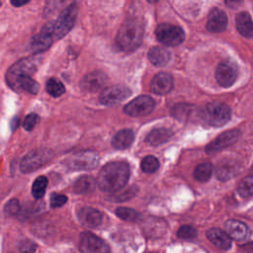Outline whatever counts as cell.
Wrapping results in <instances>:
<instances>
[{
    "label": "cell",
    "mask_w": 253,
    "mask_h": 253,
    "mask_svg": "<svg viewBox=\"0 0 253 253\" xmlns=\"http://www.w3.org/2000/svg\"><path fill=\"white\" fill-rule=\"evenodd\" d=\"M129 173V166L126 162H111L106 164L99 172L97 184L102 191L115 193L126 185Z\"/></svg>",
    "instance_id": "6da1fadb"
},
{
    "label": "cell",
    "mask_w": 253,
    "mask_h": 253,
    "mask_svg": "<svg viewBox=\"0 0 253 253\" xmlns=\"http://www.w3.org/2000/svg\"><path fill=\"white\" fill-rule=\"evenodd\" d=\"M143 24L136 18L126 20L120 28L116 42L120 49L129 52L136 49L142 42Z\"/></svg>",
    "instance_id": "7a4b0ae2"
},
{
    "label": "cell",
    "mask_w": 253,
    "mask_h": 253,
    "mask_svg": "<svg viewBox=\"0 0 253 253\" xmlns=\"http://www.w3.org/2000/svg\"><path fill=\"white\" fill-rule=\"evenodd\" d=\"M77 13V5L71 4L60 13L55 21H50L45 24L42 28V31L47 33L53 40H59L72 29L76 20Z\"/></svg>",
    "instance_id": "3957f363"
},
{
    "label": "cell",
    "mask_w": 253,
    "mask_h": 253,
    "mask_svg": "<svg viewBox=\"0 0 253 253\" xmlns=\"http://www.w3.org/2000/svg\"><path fill=\"white\" fill-rule=\"evenodd\" d=\"M199 119L204 125L218 127L230 120V109L224 103L211 102L200 110Z\"/></svg>",
    "instance_id": "277c9868"
},
{
    "label": "cell",
    "mask_w": 253,
    "mask_h": 253,
    "mask_svg": "<svg viewBox=\"0 0 253 253\" xmlns=\"http://www.w3.org/2000/svg\"><path fill=\"white\" fill-rule=\"evenodd\" d=\"M42 62V57L38 54L25 57L18 62H16L11 68L8 70L6 74V80L8 85H10L13 81H15L19 77L30 76L36 72L38 67Z\"/></svg>",
    "instance_id": "5b68a950"
},
{
    "label": "cell",
    "mask_w": 253,
    "mask_h": 253,
    "mask_svg": "<svg viewBox=\"0 0 253 253\" xmlns=\"http://www.w3.org/2000/svg\"><path fill=\"white\" fill-rule=\"evenodd\" d=\"M53 153L49 149H35L25 155L20 163V169L24 173H30L38 170L51 160Z\"/></svg>",
    "instance_id": "8992f818"
},
{
    "label": "cell",
    "mask_w": 253,
    "mask_h": 253,
    "mask_svg": "<svg viewBox=\"0 0 253 253\" xmlns=\"http://www.w3.org/2000/svg\"><path fill=\"white\" fill-rule=\"evenodd\" d=\"M155 37L159 42L165 45L176 46L184 42L185 33L178 26L170 24H160L156 27Z\"/></svg>",
    "instance_id": "52a82bcc"
},
{
    "label": "cell",
    "mask_w": 253,
    "mask_h": 253,
    "mask_svg": "<svg viewBox=\"0 0 253 253\" xmlns=\"http://www.w3.org/2000/svg\"><path fill=\"white\" fill-rule=\"evenodd\" d=\"M71 170H91L99 163V156L94 151H80L69 155L64 161Z\"/></svg>",
    "instance_id": "ba28073f"
},
{
    "label": "cell",
    "mask_w": 253,
    "mask_h": 253,
    "mask_svg": "<svg viewBox=\"0 0 253 253\" xmlns=\"http://www.w3.org/2000/svg\"><path fill=\"white\" fill-rule=\"evenodd\" d=\"M79 250L81 253H110L109 245L88 231L82 232L79 236Z\"/></svg>",
    "instance_id": "9c48e42d"
},
{
    "label": "cell",
    "mask_w": 253,
    "mask_h": 253,
    "mask_svg": "<svg viewBox=\"0 0 253 253\" xmlns=\"http://www.w3.org/2000/svg\"><path fill=\"white\" fill-rule=\"evenodd\" d=\"M155 107L154 100L146 95H140L124 107V112L130 117H143L150 114Z\"/></svg>",
    "instance_id": "30bf717a"
},
{
    "label": "cell",
    "mask_w": 253,
    "mask_h": 253,
    "mask_svg": "<svg viewBox=\"0 0 253 253\" xmlns=\"http://www.w3.org/2000/svg\"><path fill=\"white\" fill-rule=\"evenodd\" d=\"M237 64L231 59H225L218 63L215 69V79L224 88L232 86L237 78Z\"/></svg>",
    "instance_id": "8fae6325"
},
{
    "label": "cell",
    "mask_w": 253,
    "mask_h": 253,
    "mask_svg": "<svg viewBox=\"0 0 253 253\" xmlns=\"http://www.w3.org/2000/svg\"><path fill=\"white\" fill-rule=\"evenodd\" d=\"M131 95V91L128 87L125 85H113L105 88L100 96L99 101L106 106H114L123 101Z\"/></svg>",
    "instance_id": "7c38bea8"
},
{
    "label": "cell",
    "mask_w": 253,
    "mask_h": 253,
    "mask_svg": "<svg viewBox=\"0 0 253 253\" xmlns=\"http://www.w3.org/2000/svg\"><path fill=\"white\" fill-rule=\"evenodd\" d=\"M240 131L236 128L223 131L206 146V152L209 154L218 152L219 150L233 144L238 139Z\"/></svg>",
    "instance_id": "4fadbf2b"
},
{
    "label": "cell",
    "mask_w": 253,
    "mask_h": 253,
    "mask_svg": "<svg viewBox=\"0 0 253 253\" xmlns=\"http://www.w3.org/2000/svg\"><path fill=\"white\" fill-rule=\"evenodd\" d=\"M107 75L102 71H93L86 74L80 81V87L87 92H96L100 90L107 82Z\"/></svg>",
    "instance_id": "5bb4252c"
},
{
    "label": "cell",
    "mask_w": 253,
    "mask_h": 253,
    "mask_svg": "<svg viewBox=\"0 0 253 253\" xmlns=\"http://www.w3.org/2000/svg\"><path fill=\"white\" fill-rule=\"evenodd\" d=\"M227 27V16L226 14L218 9L213 8L209 14L208 22H207V29L209 32L211 33H221Z\"/></svg>",
    "instance_id": "9a60e30c"
},
{
    "label": "cell",
    "mask_w": 253,
    "mask_h": 253,
    "mask_svg": "<svg viewBox=\"0 0 253 253\" xmlns=\"http://www.w3.org/2000/svg\"><path fill=\"white\" fill-rule=\"evenodd\" d=\"M224 227L225 233L230 237V239H234L235 241H244L249 236L248 226L239 220L229 219L225 222Z\"/></svg>",
    "instance_id": "2e32d148"
},
{
    "label": "cell",
    "mask_w": 253,
    "mask_h": 253,
    "mask_svg": "<svg viewBox=\"0 0 253 253\" xmlns=\"http://www.w3.org/2000/svg\"><path fill=\"white\" fill-rule=\"evenodd\" d=\"M173 88V78L169 73L160 72L156 74L150 84L151 91L156 95H166Z\"/></svg>",
    "instance_id": "e0dca14e"
},
{
    "label": "cell",
    "mask_w": 253,
    "mask_h": 253,
    "mask_svg": "<svg viewBox=\"0 0 253 253\" xmlns=\"http://www.w3.org/2000/svg\"><path fill=\"white\" fill-rule=\"evenodd\" d=\"M78 219L84 226L94 228L101 224L102 213L93 208H82L78 211Z\"/></svg>",
    "instance_id": "ac0fdd59"
},
{
    "label": "cell",
    "mask_w": 253,
    "mask_h": 253,
    "mask_svg": "<svg viewBox=\"0 0 253 253\" xmlns=\"http://www.w3.org/2000/svg\"><path fill=\"white\" fill-rule=\"evenodd\" d=\"M208 239L218 249L228 250L231 247L230 237L218 228H211L207 231Z\"/></svg>",
    "instance_id": "d6986e66"
},
{
    "label": "cell",
    "mask_w": 253,
    "mask_h": 253,
    "mask_svg": "<svg viewBox=\"0 0 253 253\" xmlns=\"http://www.w3.org/2000/svg\"><path fill=\"white\" fill-rule=\"evenodd\" d=\"M53 39L45 32L41 31L31 39L30 47L37 54L46 50L52 43Z\"/></svg>",
    "instance_id": "ffe728a7"
},
{
    "label": "cell",
    "mask_w": 253,
    "mask_h": 253,
    "mask_svg": "<svg viewBox=\"0 0 253 253\" xmlns=\"http://www.w3.org/2000/svg\"><path fill=\"white\" fill-rule=\"evenodd\" d=\"M171 58L170 51L162 46H153L148 50L149 61L158 67L166 65Z\"/></svg>",
    "instance_id": "44dd1931"
},
{
    "label": "cell",
    "mask_w": 253,
    "mask_h": 253,
    "mask_svg": "<svg viewBox=\"0 0 253 253\" xmlns=\"http://www.w3.org/2000/svg\"><path fill=\"white\" fill-rule=\"evenodd\" d=\"M16 91H26L31 94H37L40 90V85L37 81L32 79L30 76H23L17 78L9 85Z\"/></svg>",
    "instance_id": "7402d4cb"
},
{
    "label": "cell",
    "mask_w": 253,
    "mask_h": 253,
    "mask_svg": "<svg viewBox=\"0 0 253 253\" xmlns=\"http://www.w3.org/2000/svg\"><path fill=\"white\" fill-rule=\"evenodd\" d=\"M236 29L239 34L247 39H251L253 36L252 19L247 12H241L236 16L235 19Z\"/></svg>",
    "instance_id": "603a6c76"
},
{
    "label": "cell",
    "mask_w": 253,
    "mask_h": 253,
    "mask_svg": "<svg viewBox=\"0 0 253 253\" xmlns=\"http://www.w3.org/2000/svg\"><path fill=\"white\" fill-rule=\"evenodd\" d=\"M172 135L173 132L168 128H154L146 135L145 141L152 146H157L168 141Z\"/></svg>",
    "instance_id": "cb8c5ba5"
},
{
    "label": "cell",
    "mask_w": 253,
    "mask_h": 253,
    "mask_svg": "<svg viewBox=\"0 0 253 253\" xmlns=\"http://www.w3.org/2000/svg\"><path fill=\"white\" fill-rule=\"evenodd\" d=\"M133 138L134 134L131 129H122L114 135L112 139V145L116 149H126L130 146Z\"/></svg>",
    "instance_id": "d4e9b609"
},
{
    "label": "cell",
    "mask_w": 253,
    "mask_h": 253,
    "mask_svg": "<svg viewBox=\"0 0 253 253\" xmlns=\"http://www.w3.org/2000/svg\"><path fill=\"white\" fill-rule=\"evenodd\" d=\"M237 172V166L232 161H226L220 163L215 169V176L221 181L231 179Z\"/></svg>",
    "instance_id": "484cf974"
},
{
    "label": "cell",
    "mask_w": 253,
    "mask_h": 253,
    "mask_svg": "<svg viewBox=\"0 0 253 253\" xmlns=\"http://www.w3.org/2000/svg\"><path fill=\"white\" fill-rule=\"evenodd\" d=\"M96 181L90 176L80 177L74 184L73 190L77 194H89L95 190Z\"/></svg>",
    "instance_id": "4316f807"
},
{
    "label": "cell",
    "mask_w": 253,
    "mask_h": 253,
    "mask_svg": "<svg viewBox=\"0 0 253 253\" xmlns=\"http://www.w3.org/2000/svg\"><path fill=\"white\" fill-rule=\"evenodd\" d=\"M212 173V165L209 162H204L199 164L194 171L195 179L199 182H207Z\"/></svg>",
    "instance_id": "83f0119b"
},
{
    "label": "cell",
    "mask_w": 253,
    "mask_h": 253,
    "mask_svg": "<svg viewBox=\"0 0 253 253\" xmlns=\"http://www.w3.org/2000/svg\"><path fill=\"white\" fill-rule=\"evenodd\" d=\"M138 188L136 186H130L126 190H120L118 192L113 193V195L110 197V200L114 202H125L136 196Z\"/></svg>",
    "instance_id": "f1b7e54d"
},
{
    "label": "cell",
    "mask_w": 253,
    "mask_h": 253,
    "mask_svg": "<svg viewBox=\"0 0 253 253\" xmlns=\"http://www.w3.org/2000/svg\"><path fill=\"white\" fill-rule=\"evenodd\" d=\"M46 91L52 97H59L65 92V88L63 84L54 77H51L46 82Z\"/></svg>",
    "instance_id": "f546056e"
},
{
    "label": "cell",
    "mask_w": 253,
    "mask_h": 253,
    "mask_svg": "<svg viewBox=\"0 0 253 253\" xmlns=\"http://www.w3.org/2000/svg\"><path fill=\"white\" fill-rule=\"evenodd\" d=\"M47 186V179L44 176H39L33 183L32 195L35 199H41L45 193Z\"/></svg>",
    "instance_id": "4dcf8cb0"
},
{
    "label": "cell",
    "mask_w": 253,
    "mask_h": 253,
    "mask_svg": "<svg viewBox=\"0 0 253 253\" xmlns=\"http://www.w3.org/2000/svg\"><path fill=\"white\" fill-rule=\"evenodd\" d=\"M116 214L120 218L126 220V221H137L141 217L140 213L137 212L136 211L129 209V208H124V207L118 208L116 210Z\"/></svg>",
    "instance_id": "1f68e13d"
},
{
    "label": "cell",
    "mask_w": 253,
    "mask_h": 253,
    "mask_svg": "<svg viewBox=\"0 0 253 253\" xmlns=\"http://www.w3.org/2000/svg\"><path fill=\"white\" fill-rule=\"evenodd\" d=\"M140 168L145 173H153L159 168V161L153 155L145 156L140 162Z\"/></svg>",
    "instance_id": "d6a6232c"
},
{
    "label": "cell",
    "mask_w": 253,
    "mask_h": 253,
    "mask_svg": "<svg viewBox=\"0 0 253 253\" xmlns=\"http://www.w3.org/2000/svg\"><path fill=\"white\" fill-rule=\"evenodd\" d=\"M252 184L253 179L252 176L249 175L241 180L237 187V192L242 198H250L252 196Z\"/></svg>",
    "instance_id": "836d02e7"
},
{
    "label": "cell",
    "mask_w": 253,
    "mask_h": 253,
    "mask_svg": "<svg viewBox=\"0 0 253 253\" xmlns=\"http://www.w3.org/2000/svg\"><path fill=\"white\" fill-rule=\"evenodd\" d=\"M177 235L182 239H193L197 236V230L191 225H182L178 229Z\"/></svg>",
    "instance_id": "e575fe53"
},
{
    "label": "cell",
    "mask_w": 253,
    "mask_h": 253,
    "mask_svg": "<svg viewBox=\"0 0 253 253\" xmlns=\"http://www.w3.org/2000/svg\"><path fill=\"white\" fill-rule=\"evenodd\" d=\"M37 244L29 239L23 240L19 244V250L21 253H35Z\"/></svg>",
    "instance_id": "d590c367"
},
{
    "label": "cell",
    "mask_w": 253,
    "mask_h": 253,
    "mask_svg": "<svg viewBox=\"0 0 253 253\" xmlns=\"http://www.w3.org/2000/svg\"><path fill=\"white\" fill-rule=\"evenodd\" d=\"M38 122H39V116L35 113H32L25 118L23 126L26 130H32L35 127V126L38 124Z\"/></svg>",
    "instance_id": "8d00e7d4"
},
{
    "label": "cell",
    "mask_w": 253,
    "mask_h": 253,
    "mask_svg": "<svg viewBox=\"0 0 253 253\" xmlns=\"http://www.w3.org/2000/svg\"><path fill=\"white\" fill-rule=\"evenodd\" d=\"M67 202V197L64 195L53 193L50 196V207L51 208H60Z\"/></svg>",
    "instance_id": "74e56055"
},
{
    "label": "cell",
    "mask_w": 253,
    "mask_h": 253,
    "mask_svg": "<svg viewBox=\"0 0 253 253\" xmlns=\"http://www.w3.org/2000/svg\"><path fill=\"white\" fill-rule=\"evenodd\" d=\"M20 210V205H19V202L17 200H11L9 201L6 206H5V211L6 213L10 214V215H13V214H16Z\"/></svg>",
    "instance_id": "f35d334b"
},
{
    "label": "cell",
    "mask_w": 253,
    "mask_h": 253,
    "mask_svg": "<svg viewBox=\"0 0 253 253\" xmlns=\"http://www.w3.org/2000/svg\"><path fill=\"white\" fill-rule=\"evenodd\" d=\"M29 1H11V4L15 7H21V6H24L28 3Z\"/></svg>",
    "instance_id": "ab89813d"
},
{
    "label": "cell",
    "mask_w": 253,
    "mask_h": 253,
    "mask_svg": "<svg viewBox=\"0 0 253 253\" xmlns=\"http://www.w3.org/2000/svg\"><path fill=\"white\" fill-rule=\"evenodd\" d=\"M0 5H1V3H0Z\"/></svg>",
    "instance_id": "60d3db41"
}]
</instances>
